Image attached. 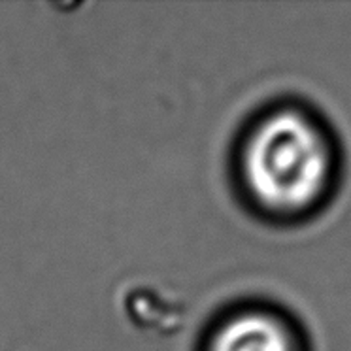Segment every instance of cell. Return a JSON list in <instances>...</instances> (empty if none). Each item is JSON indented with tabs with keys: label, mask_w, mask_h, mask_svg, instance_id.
<instances>
[{
	"label": "cell",
	"mask_w": 351,
	"mask_h": 351,
	"mask_svg": "<svg viewBox=\"0 0 351 351\" xmlns=\"http://www.w3.org/2000/svg\"><path fill=\"white\" fill-rule=\"evenodd\" d=\"M330 155L325 138L297 112L263 121L244 152V176L255 199L274 212L312 206L325 189Z\"/></svg>",
	"instance_id": "cell-1"
},
{
	"label": "cell",
	"mask_w": 351,
	"mask_h": 351,
	"mask_svg": "<svg viewBox=\"0 0 351 351\" xmlns=\"http://www.w3.org/2000/svg\"><path fill=\"white\" fill-rule=\"evenodd\" d=\"M210 351H295V346L282 321L252 312L227 321L214 336Z\"/></svg>",
	"instance_id": "cell-2"
}]
</instances>
